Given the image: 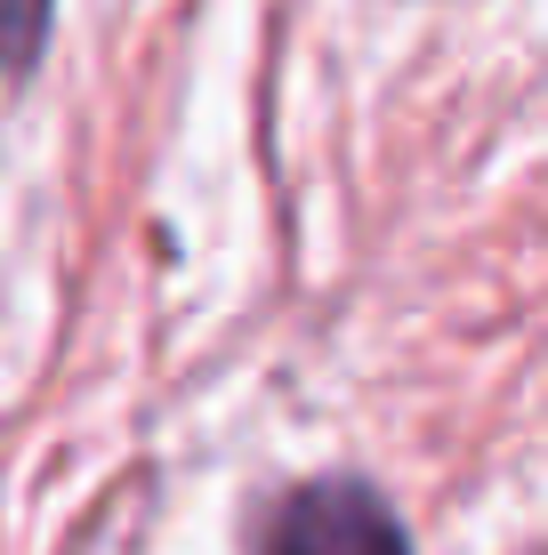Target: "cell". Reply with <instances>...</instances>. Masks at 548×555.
Wrapping results in <instances>:
<instances>
[{
    "label": "cell",
    "instance_id": "cell-1",
    "mask_svg": "<svg viewBox=\"0 0 548 555\" xmlns=\"http://www.w3.org/2000/svg\"><path fill=\"white\" fill-rule=\"evenodd\" d=\"M258 555H411V540L371 483L323 475V483H298L275 500Z\"/></svg>",
    "mask_w": 548,
    "mask_h": 555
},
{
    "label": "cell",
    "instance_id": "cell-2",
    "mask_svg": "<svg viewBox=\"0 0 548 555\" xmlns=\"http://www.w3.org/2000/svg\"><path fill=\"white\" fill-rule=\"evenodd\" d=\"M49 16H56V0H0V81L33 73V56H41Z\"/></svg>",
    "mask_w": 548,
    "mask_h": 555
}]
</instances>
